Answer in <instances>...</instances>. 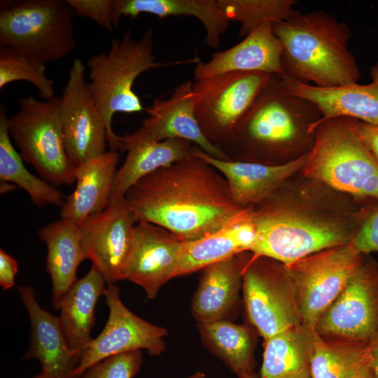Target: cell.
I'll return each mask as SVG.
<instances>
[{"label":"cell","instance_id":"6da1fadb","mask_svg":"<svg viewBox=\"0 0 378 378\" xmlns=\"http://www.w3.org/2000/svg\"><path fill=\"white\" fill-rule=\"evenodd\" d=\"M326 185L309 178L302 186L285 183L252 206L256 239L249 251L288 265L322 250L349 244L363 214Z\"/></svg>","mask_w":378,"mask_h":378},{"label":"cell","instance_id":"7a4b0ae2","mask_svg":"<svg viewBox=\"0 0 378 378\" xmlns=\"http://www.w3.org/2000/svg\"><path fill=\"white\" fill-rule=\"evenodd\" d=\"M125 200L137 223L164 227L183 242L216 232L244 209L225 178L193 152L142 178Z\"/></svg>","mask_w":378,"mask_h":378},{"label":"cell","instance_id":"3957f363","mask_svg":"<svg viewBox=\"0 0 378 378\" xmlns=\"http://www.w3.org/2000/svg\"><path fill=\"white\" fill-rule=\"evenodd\" d=\"M322 117L313 102L294 95L272 75L248 112L220 148L230 160L246 161L292 151L309 153Z\"/></svg>","mask_w":378,"mask_h":378},{"label":"cell","instance_id":"277c9868","mask_svg":"<svg viewBox=\"0 0 378 378\" xmlns=\"http://www.w3.org/2000/svg\"><path fill=\"white\" fill-rule=\"evenodd\" d=\"M272 24L283 46L285 74L320 88L360 79L358 63L348 48L351 34L345 22L324 10L303 13L294 9L287 18Z\"/></svg>","mask_w":378,"mask_h":378},{"label":"cell","instance_id":"5b68a950","mask_svg":"<svg viewBox=\"0 0 378 378\" xmlns=\"http://www.w3.org/2000/svg\"><path fill=\"white\" fill-rule=\"evenodd\" d=\"M153 31L148 29L139 39L127 30L121 38H114L106 52L91 56L87 62L89 88L107 130L111 150H120V136L112 129L117 112L139 113L144 109L133 90L136 79L150 69L166 66L156 61L153 54Z\"/></svg>","mask_w":378,"mask_h":378},{"label":"cell","instance_id":"8992f818","mask_svg":"<svg viewBox=\"0 0 378 378\" xmlns=\"http://www.w3.org/2000/svg\"><path fill=\"white\" fill-rule=\"evenodd\" d=\"M302 171L305 177L358 201L378 198V163L353 131L349 118L317 125L314 146Z\"/></svg>","mask_w":378,"mask_h":378},{"label":"cell","instance_id":"52a82bcc","mask_svg":"<svg viewBox=\"0 0 378 378\" xmlns=\"http://www.w3.org/2000/svg\"><path fill=\"white\" fill-rule=\"evenodd\" d=\"M74 11L66 0H15L0 3V44L46 64L76 46Z\"/></svg>","mask_w":378,"mask_h":378},{"label":"cell","instance_id":"ba28073f","mask_svg":"<svg viewBox=\"0 0 378 378\" xmlns=\"http://www.w3.org/2000/svg\"><path fill=\"white\" fill-rule=\"evenodd\" d=\"M8 133L24 162L54 186L72 185L76 167L66 151L61 98L20 97L19 110L7 118Z\"/></svg>","mask_w":378,"mask_h":378},{"label":"cell","instance_id":"9c48e42d","mask_svg":"<svg viewBox=\"0 0 378 378\" xmlns=\"http://www.w3.org/2000/svg\"><path fill=\"white\" fill-rule=\"evenodd\" d=\"M244 303L265 340L302 326L293 284L281 262L251 255L241 261Z\"/></svg>","mask_w":378,"mask_h":378},{"label":"cell","instance_id":"30bf717a","mask_svg":"<svg viewBox=\"0 0 378 378\" xmlns=\"http://www.w3.org/2000/svg\"><path fill=\"white\" fill-rule=\"evenodd\" d=\"M362 258L363 255L349 242L284 265L295 288L303 327L316 330L319 320L344 289Z\"/></svg>","mask_w":378,"mask_h":378},{"label":"cell","instance_id":"8fae6325","mask_svg":"<svg viewBox=\"0 0 378 378\" xmlns=\"http://www.w3.org/2000/svg\"><path fill=\"white\" fill-rule=\"evenodd\" d=\"M271 76L260 71H238L192 83L195 115L210 142L220 148Z\"/></svg>","mask_w":378,"mask_h":378},{"label":"cell","instance_id":"7c38bea8","mask_svg":"<svg viewBox=\"0 0 378 378\" xmlns=\"http://www.w3.org/2000/svg\"><path fill=\"white\" fill-rule=\"evenodd\" d=\"M322 338L369 343L378 335V262L368 255L319 320Z\"/></svg>","mask_w":378,"mask_h":378},{"label":"cell","instance_id":"4fadbf2b","mask_svg":"<svg viewBox=\"0 0 378 378\" xmlns=\"http://www.w3.org/2000/svg\"><path fill=\"white\" fill-rule=\"evenodd\" d=\"M136 223L125 197H113L102 211L78 225L85 258L107 285L124 280Z\"/></svg>","mask_w":378,"mask_h":378},{"label":"cell","instance_id":"5bb4252c","mask_svg":"<svg viewBox=\"0 0 378 378\" xmlns=\"http://www.w3.org/2000/svg\"><path fill=\"white\" fill-rule=\"evenodd\" d=\"M104 296L109 309L107 322L101 333L86 347L73 378H81L89 368L114 355L145 349L155 356L164 349L163 338L167 335V330L130 311L122 303L116 285H107Z\"/></svg>","mask_w":378,"mask_h":378},{"label":"cell","instance_id":"9a60e30c","mask_svg":"<svg viewBox=\"0 0 378 378\" xmlns=\"http://www.w3.org/2000/svg\"><path fill=\"white\" fill-rule=\"evenodd\" d=\"M85 65L76 58L61 98V117L67 155L76 166L106 152L107 130L85 78Z\"/></svg>","mask_w":378,"mask_h":378},{"label":"cell","instance_id":"2e32d148","mask_svg":"<svg viewBox=\"0 0 378 378\" xmlns=\"http://www.w3.org/2000/svg\"><path fill=\"white\" fill-rule=\"evenodd\" d=\"M183 241L159 225L138 222L124 279L140 286L148 299L175 277Z\"/></svg>","mask_w":378,"mask_h":378},{"label":"cell","instance_id":"e0dca14e","mask_svg":"<svg viewBox=\"0 0 378 378\" xmlns=\"http://www.w3.org/2000/svg\"><path fill=\"white\" fill-rule=\"evenodd\" d=\"M293 94L314 103L322 117L310 132L315 133L318 124L336 118H349L378 124V63L370 66V83H358L334 88H320L304 83L284 74L279 76Z\"/></svg>","mask_w":378,"mask_h":378},{"label":"cell","instance_id":"ac0fdd59","mask_svg":"<svg viewBox=\"0 0 378 378\" xmlns=\"http://www.w3.org/2000/svg\"><path fill=\"white\" fill-rule=\"evenodd\" d=\"M310 153V152H309ZM309 153L278 164L222 160L207 155L197 146L193 153L216 168L227 180L234 202L243 208L260 203L306 165Z\"/></svg>","mask_w":378,"mask_h":378},{"label":"cell","instance_id":"d6986e66","mask_svg":"<svg viewBox=\"0 0 378 378\" xmlns=\"http://www.w3.org/2000/svg\"><path fill=\"white\" fill-rule=\"evenodd\" d=\"M18 288L30 322V343L24 359L35 358L41 365L33 378H73L79 360L67 344L59 318L39 305L32 288Z\"/></svg>","mask_w":378,"mask_h":378},{"label":"cell","instance_id":"ffe728a7","mask_svg":"<svg viewBox=\"0 0 378 378\" xmlns=\"http://www.w3.org/2000/svg\"><path fill=\"white\" fill-rule=\"evenodd\" d=\"M146 111L149 116L141 127L155 140L183 139L211 157L230 160L220 148L206 139L200 127L195 113L192 82L187 80L176 86L167 99H153Z\"/></svg>","mask_w":378,"mask_h":378},{"label":"cell","instance_id":"44dd1931","mask_svg":"<svg viewBox=\"0 0 378 378\" xmlns=\"http://www.w3.org/2000/svg\"><path fill=\"white\" fill-rule=\"evenodd\" d=\"M283 46L274 35L272 24H265L248 34L235 46L214 52L207 62L199 61L195 80L238 71H260L272 75L284 74Z\"/></svg>","mask_w":378,"mask_h":378},{"label":"cell","instance_id":"7402d4cb","mask_svg":"<svg viewBox=\"0 0 378 378\" xmlns=\"http://www.w3.org/2000/svg\"><path fill=\"white\" fill-rule=\"evenodd\" d=\"M120 139V150L127 151V156L116 171L110 197H125L129 189L142 178L192 154L197 146L178 139L156 141L141 126Z\"/></svg>","mask_w":378,"mask_h":378},{"label":"cell","instance_id":"603a6c76","mask_svg":"<svg viewBox=\"0 0 378 378\" xmlns=\"http://www.w3.org/2000/svg\"><path fill=\"white\" fill-rule=\"evenodd\" d=\"M255 239L256 226L250 206L216 232L197 240L183 242L175 277L249 251Z\"/></svg>","mask_w":378,"mask_h":378},{"label":"cell","instance_id":"cb8c5ba5","mask_svg":"<svg viewBox=\"0 0 378 378\" xmlns=\"http://www.w3.org/2000/svg\"><path fill=\"white\" fill-rule=\"evenodd\" d=\"M118 160V152L110 149L76 167V188L62 206L61 218L80 225L106 208Z\"/></svg>","mask_w":378,"mask_h":378},{"label":"cell","instance_id":"d4e9b609","mask_svg":"<svg viewBox=\"0 0 378 378\" xmlns=\"http://www.w3.org/2000/svg\"><path fill=\"white\" fill-rule=\"evenodd\" d=\"M106 284L102 274L92 265L61 301L59 323L71 351L79 362L93 340L91 331L95 323L94 309L99 297L104 293Z\"/></svg>","mask_w":378,"mask_h":378},{"label":"cell","instance_id":"484cf974","mask_svg":"<svg viewBox=\"0 0 378 378\" xmlns=\"http://www.w3.org/2000/svg\"><path fill=\"white\" fill-rule=\"evenodd\" d=\"M38 234L47 248L46 270L52 281V303L59 309L61 301L76 281L79 264L86 260L79 225L61 218L42 227Z\"/></svg>","mask_w":378,"mask_h":378},{"label":"cell","instance_id":"4316f807","mask_svg":"<svg viewBox=\"0 0 378 378\" xmlns=\"http://www.w3.org/2000/svg\"><path fill=\"white\" fill-rule=\"evenodd\" d=\"M142 13L160 18H195L204 28V43L212 48L219 47L220 37L227 30L230 23L217 0H113L114 27L118 25L121 17L136 18Z\"/></svg>","mask_w":378,"mask_h":378},{"label":"cell","instance_id":"83f0119b","mask_svg":"<svg viewBox=\"0 0 378 378\" xmlns=\"http://www.w3.org/2000/svg\"><path fill=\"white\" fill-rule=\"evenodd\" d=\"M237 255L203 269L192 301V314L200 324L222 320L237 303L242 286Z\"/></svg>","mask_w":378,"mask_h":378},{"label":"cell","instance_id":"f1b7e54d","mask_svg":"<svg viewBox=\"0 0 378 378\" xmlns=\"http://www.w3.org/2000/svg\"><path fill=\"white\" fill-rule=\"evenodd\" d=\"M318 335L302 326L265 340L259 378H312L311 360Z\"/></svg>","mask_w":378,"mask_h":378},{"label":"cell","instance_id":"f546056e","mask_svg":"<svg viewBox=\"0 0 378 378\" xmlns=\"http://www.w3.org/2000/svg\"><path fill=\"white\" fill-rule=\"evenodd\" d=\"M311 375L312 378H373L369 343L318 336L311 360Z\"/></svg>","mask_w":378,"mask_h":378},{"label":"cell","instance_id":"4dcf8cb0","mask_svg":"<svg viewBox=\"0 0 378 378\" xmlns=\"http://www.w3.org/2000/svg\"><path fill=\"white\" fill-rule=\"evenodd\" d=\"M4 105L0 108V179L23 189L39 207L61 206L66 197L54 186L31 174L24 165L19 152L14 148L7 127Z\"/></svg>","mask_w":378,"mask_h":378},{"label":"cell","instance_id":"1f68e13d","mask_svg":"<svg viewBox=\"0 0 378 378\" xmlns=\"http://www.w3.org/2000/svg\"><path fill=\"white\" fill-rule=\"evenodd\" d=\"M214 352L237 375L253 371V342L246 327L225 320L200 324Z\"/></svg>","mask_w":378,"mask_h":378},{"label":"cell","instance_id":"d6a6232c","mask_svg":"<svg viewBox=\"0 0 378 378\" xmlns=\"http://www.w3.org/2000/svg\"><path fill=\"white\" fill-rule=\"evenodd\" d=\"M229 21L241 24L239 35L246 36L259 27L287 18L295 0H217Z\"/></svg>","mask_w":378,"mask_h":378},{"label":"cell","instance_id":"836d02e7","mask_svg":"<svg viewBox=\"0 0 378 378\" xmlns=\"http://www.w3.org/2000/svg\"><path fill=\"white\" fill-rule=\"evenodd\" d=\"M24 80L31 83L41 99L55 97V82L46 74V65L12 48L0 46V89L6 85Z\"/></svg>","mask_w":378,"mask_h":378},{"label":"cell","instance_id":"e575fe53","mask_svg":"<svg viewBox=\"0 0 378 378\" xmlns=\"http://www.w3.org/2000/svg\"><path fill=\"white\" fill-rule=\"evenodd\" d=\"M143 364L141 350L108 357L89 368L81 378H133Z\"/></svg>","mask_w":378,"mask_h":378},{"label":"cell","instance_id":"d590c367","mask_svg":"<svg viewBox=\"0 0 378 378\" xmlns=\"http://www.w3.org/2000/svg\"><path fill=\"white\" fill-rule=\"evenodd\" d=\"M350 244L362 255L378 252V198L363 200L362 216Z\"/></svg>","mask_w":378,"mask_h":378},{"label":"cell","instance_id":"8d00e7d4","mask_svg":"<svg viewBox=\"0 0 378 378\" xmlns=\"http://www.w3.org/2000/svg\"><path fill=\"white\" fill-rule=\"evenodd\" d=\"M77 15L96 22L108 31L115 28L112 19L113 0H66Z\"/></svg>","mask_w":378,"mask_h":378},{"label":"cell","instance_id":"74e56055","mask_svg":"<svg viewBox=\"0 0 378 378\" xmlns=\"http://www.w3.org/2000/svg\"><path fill=\"white\" fill-rule=\"evenodd\" d=\"M351 127L378 163V124L350 118Z\"/></svg>","mask_w":378,"mask_h":378},{"label":"cell","instance_id":"f35d334b","mask_svg":"<svg viewBox=\"0 0 378 378\" xmlns=\"http://www.w3.org/2000/svg\"><path fill=\"white\" fill-rule=\"evenodd\" d=\"M17 260L4 249L0 250V286L4 290L9 289L15 285V276L18 273Z\"/></svg>","mask_w":378,"mask_h":378},{"label":"cell","instance_id":"ab89813d","mask_svg":"<svg viewBox=\"0 0 378 378\" xmlns=\"http://www.w3.org/2000/svg\"><path fill=\"white\" fill-rule=\"evenodd\" d=\"M373 378H378V335L369 342Z\"/></svg>","mask_w":378,"mask_h":378},{"label":"cell","instance_id":"60d3db41","mask_svg":"<svg viewBox=\"0 0 378 378\" xmlns=\"http://www.w3.org/2000/svg\"><path fill=\"white\" fill-rule=\"evenodd\" d=\"M17 186L15 184L5 181H1L0 183V193L1 195L10 192L13 190H14L15 188H17Z\"/></svg>","mask_w":378,"mask_h":378},{"label":"cell","instance_id":"b9f144b4","mask_svg":"<svg viewBox=\"0 0 378 378\" xmlns=\"http://www.w3.org/2000/svg\"><path fill=\"white\" fill-rule=\"evenodd\" d=\"M237 376L238 378H259L253 371L247 372Z\"/></svg>","mask_w":378,"mask_h":378},{"label":"cell","instance_id":"7bdbcfd3","mask_svg":"<svg viewBox=\"0 0 378 378\" xmlns=\"http://www.w3.org/2000/svg\"><path fill=\"white\" fill-rule=\"evenodd\" d=\"M189 378H206L205 374L201 372H197Z\"/></svg>","mask_w":378,"mask_h":378}]
</instances>
